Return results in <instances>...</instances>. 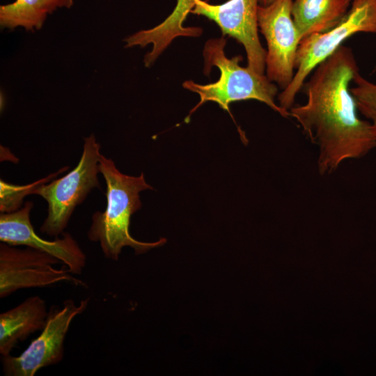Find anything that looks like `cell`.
I'll use <instances>...</instances> for the list:
<instances>
[{
  "instance_id": "1",
  "label": "cell",
  "mask_w": 376,
  "mask_h": 376,
  "mask_svg": "<svg viewBox=\"0 0 376 376\" xmlns=\"http://www.w3.org/2000/svg\"><path fill=\"white\" fill-rule=\"evenodd\" d=\"M303 86L305 104L292 107L290 116L319 148L320 175L331 174L347 159L360 158L376 147L373 125L359 118L349 84L359 68L350 47L340 45L314 70Z\"/></svg>"
},
{
  "instance_id": "2",
  "label": "cell",
  "mask_w": 376,
  "mask_h": 376,
  "mask_svg": "<svg viewBox=\"0 0 376 376\" xmlns=\"http://www.w3.org/2000/svg\"><path fill=\"white\" fill-rule=\"evenodd\" d=\"M99 171L103 175L107 191V207L93 213L87 233L90 241L99 242L107 258L118 260L124 246L132 247L136 254L162 246L165 238L154 242L133 238L129 230L130 218L141 207L139 193L153 188L146 183L143 173L138 177L122 173L115 163L102 154Z\"/></svg>"
},
{
  "instance_id": "3",
  "label": "cell",
  "mask_w": 376,
  "mask_h": 376,
  "mask_svg": "<svg viewBox=\"0 0 376 376\" xmlns=\"http://www.w3.org/2000/svg\"><path fill=\"white\" fill-rule=\"evenodd\" d=\"M226 44V40L223 36L207 40L204 46L205 71L212 66L217 67L221 73L217 81L205 85L192 81L182 84L185 88L200 96L199 102L191 113L207 101L215 102L228 111L229 104L233 102L256 100L265 103L283 117L290 116L289 111L275 102L278 92L276 85L266 75L240 66L241 56L228 58L224 53Z\"/></svg>"
},
{
  "instance_id": "4",
  "label": "cell",
  "mask_w": 376,
  "mask_h": 376,
  "mask_svg": "<svg viewBox=\"0 0 376 376\" xmlns=\"http://www.w3.org/2000/svg\"><path fill=\"white\" fill-rule=\"evenodd\" d=\"M84 141L82 155L76 167L63 177L42 184L32 192L47 203V215L40 231L48 236L61 235L75 207L92 189H100L98 180L100 144L93 134L85 137Z\"/></svg>"
},
{
  "instance_id": "5",
  "label": "cell",
  "mask_w": 376,
  "mask_h": 376,
  "mask_svg": "<svg viewBox=\"0 0 376 376\" xmlns=\"http://www.w3.org/2000/svg\"><path fill=\"white\" fill-rule=\"evenodd\" d=\"M359 32L376 33V0H352L347 14L338 25L300 41L295 61L297 71L291 83L278 95L279 105L290 110L308 75L347 38Z\"/></svg>"
},
{
  "instance_id": "6",
  "label": "cell",
  "mask_w": 376,
  "mask_h": 376,
  "mask_svg": "<svg viewBox=\"0 0 376 376\" xmlns=\"http://www.w3.org/2000/svg\"><path fill=\"white\" fill-rule=\"evenodd\" d=\"M89 298L76 304L65 300L61 308L52 306L45 326L19 356H1L6 376H33L41 368L58 363L64 354V342L74 318L88 307Z\"/></svg>"
},
{
  "instance_id": "7",
  "label": "cell",
  "mask_w": 376,
  "mask_h": 376,
  "mask_svg": "<svg viewBox=\"0 0 376 376\" xmlns=\"http://www.w3.org/2000/svg\"><path fill=\"white\" fill-rule=\"evenodd\" d=\"M293 0H274L258 7V24L267 44L266 76L284 90L294 77L295 61L301 37L291 10Z\"/></svg>"
},
{
  "instance_id": "8",
  "label": "cell",
  "mask_w": 376,
  "mask_h": 376,
  "mask_svg": "<svg viewBox=\"0 0 376 376\" xmlns=\"http://www.w3.org/2000/svg\"><path fill=\"white\" fill-rule=\"evenodd\" d=\"M61 263L55 257L26 246L18 249L1 242L0 244V297L5 298L26 288H43L62 281L84 288L87 284L73 276L68 268L57 269Z\"/></svg>"
},
{
  "instance_id": "9",
  "label": "cell",
  "mask_w": 376,
  "mask_h": 376,
  "mask_svg": "<svg viewBox=\"0 0 376 376\" xmlns=\"http://www.w3.org/2000/svg\"><path fill=\"white\" fill-rule=\"evenodd\" d=\"M259 0H228L221 4H211L195 0L191 13L202 15L214 22L223 36L228 35L245 49L247 66L264 75L266 51L258 37V7Z\"/></svg>"
},
{
  "instance_id": "10",
  "label": "cell",
  "mask_w": 376,
  "mask_h": 376,
  "mask_svg": "<svg viewBox=\"0 0 376 376\" xmlns=\"http://www.w3.org/2000/svg\"><path fill=\"white\" fill-rule=\"evenodd\" d=\"M33 207L26 201L20 209L0 214V241L11 246H26L42 251L58 259L72 274H81L86 263V256L72 236L63 232L61 238L47 240L34 230L30 220Z\"/></svg>"
},
{
  "instance_id": "11",
  "label": "cell",
  "mask_w": 376,
  "mask_h": 376,
  "mask_svg": "<svg viewBox=\"0 0 376 376\" xmlns=\"http://www.w3.org/2000/svg\"><path fill=\"white\" fill-rule=\"evenodd\" d=\"M195 6V0H177L173 12L159 24L141 30L125 39V47H144L151 44L152 48L143 59L146 67L152 65L173 39L179 36L198 37L202 33L198 27L183 26L187 15Z\"/></svg>"
},
{
  "instance_id": "12",
  "label": "cell",
  "mask_w": 376,
  "mask_h": 376,
  "mask_svg": "<svg viewBox=\"0 0 376 376\" xmlns=\"http://www.w3.org/2000/svg\"><path fill=\"white\" fill-rule=\"evenodd\" d=\"M48 313L45 301L39 296L26 299L15 307L0 314V354H10L17 343L42 330Z\"/></svg>"
},
{
  "instance_id": "13",
  "label": "cell",
  "mask_w": 376,
  "mask_h": 376,
  "mask_svg": "<svg viewBox=\"0 0 376 376\" xmlns=\"http://www.w3.org/2000/svg\"><path fill=\"white\" fill-rule=\"evenodd\" d=\"M352 1L293 0L291 14L301 39L332 29L345 18Z\"/></svg>"
},
{
  "instance_id": "14",
  "label": "cell",
  "mask_w": 376,
  "mask_h": 376,
  "mask_svg": "<svg viewBox=\"0 0 376 376\" xmlns=\"http://www.w3.org/2000/svg\"><path fill=\"white\" fill-rule=\"evenodd\" d=\"M47 15L42 0H15L0 6V25L6 29L22 27L33 31L42 27Z\"/></svg>"
},
{
  "instance_id": "15",
  "label": "cell",
  "mask_w": 376,
  "mask_h": 376,
  "mask_svg": "<svg viewBox=\"0 0 376 376\" xmlns=\"http://www.w3.org/2000/svg\"><path fill=\"white\" fill-rule=\"evenodd\" d=\"M68 166L63 167L59 171L51 173L47 177L26 185H16L1 180H0V211L1 212H11L21 208L24 198L32 194L33 191L40 185L49 182L58 175L67 171Z\"/></svg>"
},
{
  "instance_id": "16",
  "label": "cell",
  "mask_w": 376,
  "mask_h": 376,
  "mask_svg": "<svg viewBox=\"0 0 376 376\" xmlns=\"http://www.w3.org/2000/svg\"><path fill=\"white\" fill-rule=\"evenodd\" d=\"M352 81L355 87L350 88L357 109L367 118L372 120L376 135V84L367 81L357 72Z\"/></svg>"
},
{
  "instance_id": "17",
  "label": "cell",
  "mask_w": 376,
  "mask_h": 376,
  "mask_svg": "<svg viewBox=\"0 0 376 376\" xmlns=\"http://www.w3.org/2000/svg\"><path fill=\"white\" fill-rule=\"evenodd\" d=\"M42 1L48 14H52L58 8H70L74 3V0H42Z\"/></svg>"
},
{
  "instance_id": "18",
  "label": "cell",
  "mask_w": 376,
  "mask_h": 376,
  "mask_svg": "<svg viewBox=\"0 0 376 376\" xmlns=\"http://www.w3.org/2000/svg\"><path fill=\"white\" fill-rule=\"evenodd\" d=\"M274 0H259V4L261 6H267L272 3Z\"/></svg>"
}]
</instances>
